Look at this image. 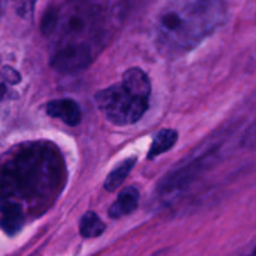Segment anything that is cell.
I'll list each match as a JSON object with an SVG mask.
<instances>
[{"instance_id":"6da1fadb","label":"cell","mask_w":256,"mask_h":256,"mask_svg":"<svg viewBox=\"0 0 256 256\" xmlns=\"http://www.w3.org/2000/svg\"><path fill=\"white\" fill-rule=\"evenodd\" d=\"M225 16V0H175L155 24L158 50L168 58L182 56L210 36Z\"/></svg>"},{"instance_id":"7a4b0ae2","label":"cell","mask_w":256,"mask_h":256,"mask_svg":"<svg viewBox=\"0 0 256 256\" xmlns=\"http://www.w3.org/2000/svg\"><path fill=\"white\" fill-rule=\"evenodd\" d=\"M150 94L149 76L139 68H130L122 74V82L98 92L95 102L110 122L125 126L144 116Z\"/></svg>"},{"instance_id":"3957f363","label":"cell","mask_w":256,"mask_h":256,"mask_svg":"<svg viewBox=\"0 0 256 256\" xmlns=\"http://www.w3.org/2000/svg\"><path fill=\"white\" fill-rule=\"evenodd\" d=\"M60 168L59 156L52 150L44 146H30L19 152L15 159L8 162L2 174V192H18L30 202L39 199V194L54 189L52 184V170Z\"/></svg>"},{"instance_id":"277c9868","label":"cell","mask_w":256,"mask_h":256,"mask_svg":"<svg viewBox=\"0 0 256 256\" xmlns=\"http://www.w3.org/2000/svg\"><path fill=\"white\" fill-rule=\"evenodd\" d=\"M105 8L96 0H76L54 10L45 18L44 30L59 32L58 46L88 48L95 52L88 34L99 39L102 20L105 18ZM56 46V48H58Z\"/></svg>"},{"instance_id":"5b68a950","label":"cell","mask_w":256,"mask_h":256,"mask_svg":"<svg viewBox=\"0 0 256 256\" xmlns=\"http://www.w3.org/2000/svg\"><path fill=\"white\" fill-rule=\"evenodd\" d=\"M215 159V149H209L208 152H202L198 156L186 160L179 168L172 170V172L165 176V179L159 185V194L162 196L180 192L185 189L189 184H192L196 176H199L202 170L206 169L212 160Z\"/></svg>"},{"instance_id":"8992f818","label":"cell","mask_w":256,"mask_h":256,"mask_svg":"<svg viewBox=\"0 0 256 256\" xmlns=\"http://www.w3.org/2000/svg\"><path fill=\"white\" fill-rule=\"evenodd\" d=\"M46 112L69 126H76L82 122V110L72 99H56L48 102Z\"/></svg>"},{"instance_id":"52a82bcc","label":"cell","mask_w":256,"mask_h":256,"mask_svg":"<svg viewBox=\"0 0 256 256\" xmlns=\"http://www.w3.org/2000/svg\"><path fill=\"white\" fill-rule=\"evenodd\" d=\"M25 222L22 205L12 199H4L2 204V229L9 236H14L22 229Z\"/></svg>"},{"instance_id":"ba28073f","label":"cell","mask_w":256,"mask_h":256,"mask_svg":"<svg viewBox=\"0 0 256 256\" xmlns=\"http://www.w3.org/2000/svg\"><path fill=\"white\" fill-rule=\"evenodd\" d=\"M139 190L134 186L125 188L118 195V199L112 202L109 209V216L112 219H120L122 216L132 214L139 205Z\"/></svg>"},{"instance_id":"9c48e42d","label":"cell","mask_w":256,"mask_h":256,"mask_svg":"<svg viewBox=\"0 0 256 256\" xmlns=\"http://www.w3.org/2000/svg\"><path fill=\"white\" fill-rule=\"evenodd\" d=\"M178 142V132L172 129H162L152 139L150 150L148 152V159H154L158 155L169 152Z\"/></svg>"},{"instance_id":"30bf717a","label":"cell","mask_w":256,"mask_h":256,"mask_svg":"<svg viewBox=\"0 0 256 256\" xmlns=\"http://www.w3.org/2000/svg\"><path fill=\"white\" fill-rule=\"evenodd\" d=\"M135 164H136V158H128V159L122 160L120 164H118L116 168L105 179V190L106 192H115L118 188H120V185L124 182V180L130 174Z\"/></svg>"},{"instance_id":"8fae6325","label":"cell","mask_w":256,"mask_h":256,"mask_svg":"<svg viewBox=\"0 0 256 256\" xmlns=\"http://www.w3.org/2000/svg\"><path fill=\"white\" fill-rule=\"evenodd\" d=\"M79 230L82 238L92 239V238L102 235V232H105V224L98 216V214H95L94 212H88L82 215V220H80Z\"/></svg>"},{"instance_id":"7c38bea8","label":"cell","mask_w":256,"mask_h":256,"mask_svg":"<svg viewBox=\"0 0 256 256\" xmlns=\"http://www.w3.org/2000/svg\"><path fill=\"white\" fill-rule=\"evenodd\" d=\"M16 12L22 16H30L34 10L35 0H10Z\"/></svg>"},{"instance_id":"4fadbf2b","label":"cell","mask_w":256,"mask_h":256,"mask_svg":"<svg viewBox=\"0 0 256 256\" xmlns=\"http://www.w3.org/2000/svg\"><path fill=\"white\" fill-rule=\"evenodd\" d=\"M245 144L248 146H256V122L248 130L245 135Z\"/></svg>"},{"instance_id":"5bb4252c","label":"cell","mask_w":256,"mask_h":256,"mask_svg":"<svg viewBox=\"0 0 256 256\" xmlns=\"http://www.w3.org/2000/svg\"><path fill=\"white\" fill-rule=\"evenodd\" d=\"M248 256H256V248H255L254 250H252V254H249V255H248Z\"/></svg>"},{"instance_id":"9a60e30c","label":"cell","mask_w":256,"mask_h":256,"mask_svg":"<svg viewBox=\"0 0 256 256\" xmlns=\"http://www.w3.org/2000/svg\"><path fill=\"white\" fill-rule=\"evenodd\" d=\"M254 12H255V14H256V2H255V8H254Z\"/></svg>"}]
</instances>
